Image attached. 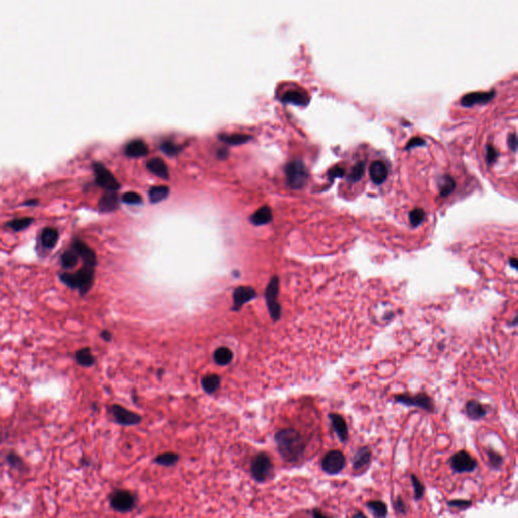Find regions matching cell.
<instances>
[{
	"instance_id": "1",
	"label": "cell",
	"mask_w": 518,
	"mask_h": 518,
	"mask_svg": "<svg viewBox=\"0 0 518 518\" xmlns=\"http://www.w3.org/2000/svg\"><path fill=\"white\" fill-rule=\"evenodd\" d=\"M278 449L288 463H297L302 460L306 450V442L302 434L293 428L280 430L275 436Z\"/></svg>"
},
{
	"instance_id": "2",
	"label": "cell",
	"mask_w": 518,
	"mask_h": 518,
	"mask_svg": "<svg viewBox=\"0 0 518 518\" xmlns=\"http://www.w3.org/2000/svg\"><path fill=\"white\" fill-rule=\"evenodd\" d=\"M94 270L93 268L83 266L74 274L64 272L60 275V280L68 288L78 290L81 296H85L93 285Z\"/></svg>"
},
{
	"instance_id": "3",
	"label": "cell",
	"mask_w": 518,
	"mask_h": 518,
	"mask_svg": "<svg viewBox=\"0 0 518 518\" xmlns=\"http://www.w3.org/2000/svg\"><path fill=\"white\" fill-rule=\"evenodd\" d=\"M251 474L255 481L266 482L268 479L273 477L274 465L271 458L265 454H258L252 461Z\"/></svg>"
},
{
	"instance_id": "4",
	"label": "cell",
	"mask_w": 518,
	"mask_h": 518,
	"mask_svg": "<svg viewBox=\"0 0 518 518\" xmlns=\"http://www.w3.org/2000/svg\"><path fill=\"white\" fill-rule=\"evenodd\" d=\"M279 291H280V281L278 277L272 278L270 281L267 290H266V301L268 305V309L271 317L274 321L280 320L282 316V307L279 303Z\"/></svg>"
},
{
	"instance_id": "5",
	"label": "cell",
	"mask_w": 518,
	"mask_h": 518,
	"mask_svg": "<svg viewBox=\"0 0 518 518\" xmlns=\"http://www.w3.org/2000/svg\"><path fill=\"white\" fill-rule=\"evenodd\" d=\"M286 174L288 183L293 188L304 186L308 178V172L305 164L301 160H293L286 166Z\"/></svg>"
},
{
	"instance_id": "6",
	"label": "cell",
	"mask_w": 518,
	"mask_h": 518,
	"mask_svg": "<svg viewBox=\"0 0 518 518\" xmlns=\"http://www.w3.org/2000/svg\"><path fill=\"white\" fill-rule=\"evenodd\" d=\"M397 403L408 407H417L423 409L429 413L434 412V403L432 399L425 393H419L416 395L401 394L395 397Z\"/></svg>"
},
{
	"instance_id": "7",
	"label": "cell",
	"mask_w": 518,
	"mask_h": 518,
	"mask_svg": "<svg viewBox=\"0 0 518 518\" xmlns=\"http://www.w3.org/2000/svg\"><path fill=\"white\" fill-rule=\"evenodd\" d=\"M135 496L127 490H116L109 497L110 507L119 513H127L135 507Z\"/></svg>"
},
{
	"instance_id": "8",
	"label": "cell",
	"mask_w": 518,
	"mask_h": 518,
	"mask_svg": "<svg viewBox=\"0 0 518 518\" xmlns=\"http://www.w3.org/2000/svg\"><path fill=\"white\" fill-rule=\"evenodd\" d=\"M346 464L345 457L341 450L333 449L328 451L321 462V468L327 475H337L342 472Z\"/></svg>"
},
{
	"instance_id": "9",
	"label": "cell",
	"mask_w": 518,
	"mask_h": 518,
	"mask_svg": "<svg viewBox=\"0 0 518 518\" xmlns=\"http://www.w3.org/2000/svg\"><path fill=\"white\" fill-rule=\"evenodd\" d=\"M449 464L451 470L457 474L472 473L478 467L477 461L467 450H460L450 458Z\"/></svg>"
},
{
	"instance_id": "10",
	"label": "cell",
	"mask_w": 518,
	"mask_h": 518,
	"mask_svg": "<svg viewBox=\"0 0 518 518\" xmlns=\"http://www.w3.org/2000/svg\"><path fill=\"white\" fill-rule=\"evenodd\" d=\"M96 182L107 189V191H115L119 188L120 184L114 177V175L101 163L95 162L93 164Z\"/></svg>"
},
{
	"instance_id": "11",
	"label": "cell",
	"mask_w": 518,
	"mask_h": 518,
	"mask_svg": "<svg viewBox=\"0 0 518 518\" xmlns=\"http://www.w3.org/2000/svg\"><path fill=\"white\" fill-rule=\"evenodd\" d=\"M109 412L113 418V420L119 424V425H123V426H132V425H137L141 422L142 418L140 415H138L137 413L135 412H132L130 411L125 408H123L122 406L120 405H112L110 406L109 408Z\"/></svg>"
},
{
	"instance_id": "12",
	"label": "cell",
	"mask_w": 518,
	"mask_h": 518,
	"mask_svg": "<svg viewBox=\"0 0 518 518\" xmlns=\"http://www.w3.org/2000/svg\"><path fill=\"white\" fill-rule=\"evenodd\" d=\"M70 247L78 254L79 258H81L83 266L95 269L97 264L95 252L86 243H84L82 240L74 239Z\"/></svg>"
},
{
	"instance_id": "13",
	"label": "cell",
	"mask_w": 518,
	"mask_h": 518,
	"mask_svg": "<svg viewBox=\"0 0 518 518\" xmlns=\"http://www.w3.org/2000/svg\"><path fill=\"white\" fill-rule=\"evenodd\" d=\"M372 452L369 446H362L356 450L352 459V470L357 475H361L370 465Z\"/></svg>"
},
{
	"instance_id": "14",
	"label": "cell",
	"mask_w": 518,
	"mask_h": 518,
	"mask_svg": "<svg viewBox=\"0 0 518 518\" xmlns=\"http://www.w3.org/2000/svg\"><path fill=\"white\" fill-rule=\"evenodd\" d=\"M256 298V292L251 287H239L233 293V311H239L248 302Z\"/></svg>"
},
{
	"instance_id": "15",
	"label": "cell",
	"mask_w": 518,
	"mask_h": 518,
	"mask_svg": "<svg viewBox=\"0 0 518 518\" xmlns=\"http://www.w3.org/2000/svg\"><path fill=\"white\" fill-rule=\"evenodd\" d=\"M329 419H330L333 430L337 434L338 439L343 443L346 442L348 440L349 433H348V427H347V424H346V421L344 420V418L337 413H330Z\"/></svg>"
},
{
	"instance_id": "16",
	"label": "cell",
	"mask_w": 518,
	"mask_h": 518,
	"mask_svg": "<svg viewBox=\"0 0 518 518\" xmlns=\"http://www.w3.org/2000/svg\"><path fill=\"white\" fill-rule=\"evenodd\" d=\"M495 95V91H489V92H472L466 94L461 102L464 106H473L474 104H480V103H486L490 101Z\"/></svg>"
},
{
	"instance_id": "17",
	"label": "cell",
	"mask_w": 518,
	"mask_h": 518,
	"mask_svg": "<svg viewBox=\"0 0 518 518\" xmlns=\"http://www.w3.org/2000/svg\"><path fill=\"white\" fill-rule=\"evenodd\" d=\"M387 167L386 165L381 161H374L370 165L369 168V175L371 180L375 184H381L385 181L387 177Z\"/></svg>"
},
{
	"instance_id": "18",
	"label": "cell",
	"mask_w": 518,
	"mask_h": 518,
	"mask_svg": "<svg viewBox=\"0 0 518 518\" xmlns=\"http://www.w3.org/2000/svg\"><path fill=\"white\" fill-rule=\"evenodd\" d=\"M6 463L10 466V468L20 472V473H27L29 472L30 468L29 466L27 465V463L23 460V458L16 451L14 450H11L9 451L7 455H6Z\"/></svg>"
},
{
	"instance_id": "19",
	"label": "cell",
	"mask_w": 518,
	"mask_h": 518,
	"mask_svg": "<svg viewBox=\"0 0 518 518\" xmlns=\"http://www.w3.org/2000/svg\"><path fill=\"white\" fill-rule=\"evenodd\" d=\"M147 167L152 173H154L155 175H157L161 178L166 179L169 176V171H168V167H167L166 163L164 162L163 159H161L159 157H154V158L150 159L147 162Z\"/></svg>"
},
{
	"instance_id": "20",
	"label": "cell",
	"mask_w": 518,
	"mask_h": 518,
	"mask_svg": "<svg viewBox=\"0 0 518 518\" xmlns=\"http://www.w3.org/2000/svg\"><path fill=\"white\" fill-rule=\"evenodd\" d=\"M148 153V147L143 140L136 139L130 142L125 147V154L130 157H141Z\"/></svg>"
},
{
	"instance_id": "21",
	"label": "cell",
	"mask_w": 518,
	"mask_h": 518,
	"mask_svg": "<svg viewBox=\"0 0 518 518\" xmlns=\"http://www.w3.org/2000/svg\"><path fill=\"white\" fill-rule=\"evenodd\" d=\"M466 413L472 420H480L487 414L486 408L478 401L471 400L466 405Z\"/></svg>"
},
{
	"instance_id": "22",
	"label": "cell",
	"mask_w": 518,
	"mask_h": 518,
	"mask_svg": "<svg viewBox=\"0 0 518 518\" xmlns=\"http://www.w3.org/2000/svg\"><path fill=\"white\" fill-rule=\"evenodd\" d=\"M59 239V232L55 228L47 227L43 229L41 234V242L44 248L53 249Z\"/></svg>"
},
{
	"instance_id": "23",
	"label": "cell",
	"mask_w": 518,
	"mask_h": 518,
	"mask_svg": "<svg viewBox=\"0 0 518 518\" xmlns=\"http://www.w3.org/2000/svg\"><path fill=\"white\" fill-rule=\"evenodd\" d=\"M272 219H273V213L269 206H264L262 208H259L250 218L251 222L256 226L268 224L269 222L272 221Z\"/></svg>"
},
{
	"instance_id": "24",
	"label": "cell",
	"mask_w": 518,
	"mask_h": 518,
	"mask_svg": "<svg viewBox=\"0 0 518 518\" xmlns=\"http://www.w3.org/2000/svg\"><path fill=\"white\" fill-rule=\"evenodd\" d=\"M118 198L114 191H107L99 201V209L102 212H111L116 209Z\"/></svg>"
},
{
	"instance_id": "25",
	"label": "cell",
	"mask_w": 518,
	"mask_h": 518,
	"mask_svg": "<svg viewBox=\"0 0 518 518\" xmlns=\"http://www.w3.org/2000/svg\"><path fill=\"white\" fill-rule=\"evenodd\" d=\"M283 100L285 102H290V103H294V104H298V105H305L308 102V96L306 93H304L300 90L292 89V90H288L283 95Z\"/></svg>"
},
{
	"instance_id": "26",
	"label": "cell",
	"mask_w": 518,
	"mask_h": 518,
	"mask_svg": "<svg viewBox=\"0 0 518 518\" xmlns=\"http://www.w3.org/2000/svg\"><path fill=\"white\" fill-rule=\"evenodd\" d=\"M221 383V378L217 374H208L202 378V386L208 394L215 393Z\"/></svg>"
},
{
	"instance_id": "27",
	"label": "cell",
	"mask_w": 518,
	"mask_h": 518,
	"mask_svg": "<svg viewBox=\"0 0 518 518\" xmlns=\"http://www.w3.org/2000/svg\"><path fill=\"white\" fill-rule=\"evenodd\" d=\"M366 507L373 514L374 518H385L387 516V506L380 500H370L366 503Z\"/></svg>"
},
{
	"instance_id": "28",
	"label": "cell",
	"mask_w": 518,
	"mask_h": 518,
	"mask_svg": "<svg viewBox=\"0 0 518 518\" xmlns=\"http://www.w3.org/2000/svg\"><path fill=\"white\" fill-rule=\"evenodd\" d=\"M78 261H79V256L78 254L70 247L68 250H66L62 256H61V264H62V267L63 269H65L66 271L68 270H72L74 269L77 264H78Z\"/></svg>"
},
{
	"instance_id": "29",
	"label": "cell",
	"mask_w": 518,
	"mask_h": 518,
	"mask_svg": "<svg viewBox=\"0 0 518 518\" xmlns=\"http://www.w3.org/2000/svg\"><path fill=\"white\" fill-rule=\"evenodd\" d=\"M75 358H76L77 363L84 367H89V366L93 365L95 362V358H94L90 348H88V347L79 349L75 354Z\"/></svg>"
},
{
	"instance_id": "30",
	"label": "cell",
	"mask_w": 518,
	"mask_h": 518,
	"mask_svg": "<svg viewBox=\"0 0 518 518\" xmlns=\"http://www.w3.org/2000/svg\"><path fill=\"white\" fill-rule=\"evenodd\" d=\"M179 458L176 452H163L154 459V463L163 467H172L177 464Z\"/></svg>"
},
{
	"instance_id": "31",
	"label": "cell",
	"mask_w": 518,
	"mask_h": 518,
	"mask_svg": "<svg viewBox=\"0 0 518 518\" xmlns=\"http://www.w3.org/2000/svg\"><path fill=\"white\" fill-rule=\"evenodd\" d=\"M214 359L219 365H227L233 359V352L227 347H220L215 351Z\"/></svg>"
},
{
	"instance_id": "32",
	"label": "cell",
	"mask_w": 518,
	"mask_h": 518,
	"mask_svg": "<svg viewBox=\"0 0 518 518\" xmlns=\"http://www.w3.org/2000/svg\"><path fill=\"white\" fill-rule=\"evenodd\" d=\"M149 200L152 203H158L167 198L169 188L166 185H155L149 189Z\"/></svg>"
},
{
	"instance_id": "33",
	"label": "cell",
	"mask_w": 518,
	"mask_h": 518,
	"mask_svg": "<svg viewBox=\"0 0 518 518\" xmlns=\"http://www.w3.org/2000/svg\"><path fill=\"white\" fill-rule=\"evenodd\" d=\"M219 138H220V140L224 141L227 144L237 145V144H242V143L247 142L251 137L246 134L234 133V134H220Z\"/></svg>"
},
{
	"instance_id": "34",
	"label": "cell",
	"mask_w": 518,
	"mask_h": 518,
	"mask_svg": "<svg viewBox=\"0 0 518 518\" xmlns=\"http://www.w3.org/2000/svg\"><path fill=\"white\" fill-rule=\"evenodd\" d=\"M34 222V218L31 217H24V218H16L14 220L9 221L6 226L13 229L14 231H22L26 228H28L32 223Z\"/></svg>"
},
{
	"instance_id": "35",
	"label": "cell",
	"mask_w": 518,
	"mask_h": 518,
	"mask_svg": "<svg viewBox=\"0 0 518 518\" xmlns=\"http://www.w3.org/2000/svg\"><path fill=\"white\" fill-rule=\"evenodd\" d=\"M410 480H411V484H412L413 491H414V500L415 501L422 500L424 497V494H425V486L414 474L410 475Z\"/></svg>"
},
{
	"instance_id": "36",
	"label": "cell",
	"mask_w": 518,
	"mask_h": 518,
	"mask_svg": "<svg viewBox=\"0 0 518 518\" xmlns=\"http://www.w3.org/2000/svg\"><path fill=\"white\" fill-rule=\"evenodd\" d=\"M438 184H439V190H440V196L441 197L448 196L454 190V188L456 186V182H455L454 178L450 175L442 176L440 178Z\"/></svg>"
},
{
	"instance_id": "37",
	"label": "cell",
	"mask_w": 518,
	"mask_h": 518,
	"mask_svg": "<svg viewBox=\"0 0 518 518\" xmlns=\"http://www.w3.org/2000/svg\"><path fill=\"white\" fill-rule=\"evenodd\" d=\"M487 456H488V460H489V464H490V467L493 469V470H496V471H499L503 465V462H504V458L499 454L497 452L496 450L494 449H487Z\"/></svg>"
},
{
	"instance_id": "38",
	"label": "cell",
	"mask_w": 518,
	"mask_h": 518,
	"mask_svg": "<svg viewBox=\"0 0 518 518\" xmlns=\"http://www.w3.org/2000/svg\"><path fill=\"white\" fill-rule=\"evenodd\" d=\"M425 219V212L422 209L416 208L409 214V221L413 227L419 226Z\"/></svg>"
},
{
	"instance_id": "39",
	"label": "cell",
	"mask_w": 518,
	"mask_h": 518,
	"mask_svg": "<svg viewBox=\"0 0 518 518\" xmlns=\"http://www.w3.org/2000/svg\"><path fill=\"white\" fill-rule=\"evenodd\" d=\"M363 173H364V163L360 161L351 168V170L348 174V178L351 181H357L363 176Z\"/></svg>"
},
{
	"instance_id": "40",
	"label": "cell",
	"mask_w": 518,
	"mask_h": 518,
	"mask_svg": "<svg viewBox=\"0 0 518 518\" xmlns=\"http://www.w3.org/2000/svg\"><path fill=\"white\" fill-rule=\"evenodd\" d=\"M160 148L164 153H166L167 155H170V156L176 155L181 149L180 146H178L177 144H175L172 141H163L160 145Z\"/></svg>"
},
{
	"instance_id": "41",
	"label": "cell",
	"mask_w": 518,
	"mask_h": 518,
	"mask_svg": "<svg viewBox=\"0 0 518 518\" xmlns=\"http://www.w3.org/2000/svg\"><path fill=\"white\" fill-rule=\"evenodd\" d=\"M447 506L448 507H451V508H458L460 510H466L468 508H470L473 503L471 500H463V499H455V500H449L447 501Z\"/></svg>"
},
{
	"instance_id": "42",
	"label": "cell",
	"mask_w": 518,
	"mask_h": 518,
	"mask_svg": "<svg viewBox=\"0 0 518 518\" xmlns=\"http://www.w3.org/2000/svg\"><path fill=\"white\" fill-rule=\"evenodd\" d=\"M122 201L130 205H137L142 202V198L139 193H137L135 191H127V192L123 193Z\"/></svg>"
},
{
	"instance_id": "43",
	"label": "cell",
	"mask_w": 518,
	"mask_h": 518,
	"mask_svg": "<svg viewBox=\"0 0 518 518\" xmlns=\"http://www.w3.org/2000/svg\"><path fill=\"white\" fill-rule=\"evenodd\" d=\"M394 507H395V510L400 513L401 515H406L407 514V506H406V503L405 501L399 496L397 497L396 501L394 502Z\"/></svg>"
},
{
	"instance_id": "44",
	"label": "cell",
	"mask_w": 518,
	"mask_h": 518,
	"mask_svg": "<svg viewBox=\"0 0 518 518\" xmlns=\"http://www.w3.org/2000/svg\"><path fill=\"white\" fill-rule=\"evenodd\" d=\"M498 156V153L496 151V149L494 147H492L491 145L487 146V151H486V158H487V162L488 163H492L493 161L496 160Z\"/></svg>"
},
{
	"instance_id": "45",
	"label": "cell",
	"mask_w": 518,
	"mask_h": 518,
	"mask_svg": "<svg viewBox=\"0 0 518 518\" xmlns=\"http://www.w3.org/2000/svg\"><path fill=\"white\" fill-rule=\"evenodd\" d=\"M344 174H345L344 169H343V168H340L339 166H335V167H334V168H332V169L329 171V173H328V175H329V177H330L331 179H332V178H334V177H342Z\"/></svg>"
},
{
	"instance_id": "46",
	"label": "cell",
	"mask_w": 518,
	"mask_h": 518,
	"mask_svg": "<svg viewBox=\"0 0 518 518\" xmlns=\"http://www.w3.org/2000/svg\"><path fill=\"white\" fill-rule=\"evenodd\" d=\"M424 144H425V141H424L423 139L418 138V137H416V138H412V139L408 142L406 149H407V150H409V149H411V148H414V147H417V146H421V145H424Z\"/></svg>"
},
{
	"instance_id": "47",
	"label": "cell",
	"mask_w": 518,
	"mask_h": 518,
	"mask_svg": "<svg viewBox=\"0 0 518 518\" xmlns=\"http://www.w3.org/2000/svg\"><path fill=\"white\" fill-rule=\"evenodd\" d=\"M312 517L313 518H333L332 516H329V515L325 514L324 512H322L318 508H315V509L312 510Z\"/></svg>"
},
{
	"instance_id": "48",
	"label": "cell",
	"mask_w": 518,
	"mask_h": 518,
	"mask_svg": "<svg viewBox=\"0 0 518 518\" xmlns=\"http://www.w3.org/2000/svg\"><path fill=\"white\" fill-rule=\"evenodd\" d=\"M508 144H509V147H511V149L513 151H516V146H517V142H516V134L513 133L509 136L508 138Z\"/></svg>"
},
{
	"instance_id": "49",
	"label": "cell",
	"mask_w": 518,
	"mask_h": 518,
	"mask_svg": "<svg viewBox=\"0 0 518 518\" xmlns=\"http://www.w3.org/2000/svg\"><path fill=\"white\" fill-rule=\"evenodd\" d=\"M100 336H101V338H102L103 340H105V341H110V340H111V333H110L109 331H107V330H103V331L101 332Z\"/></svg>"
},
{
	"instance_id": "50",
	"label": "cell",
	"mask_w": 518,
	"mask_h": 518,
	"mask_svg": "<svg viewBox=\"0 0 518 518\" xmlns=\"http://www.w3.org/2000/svg\"><path fill=\"white\" fill-rule=\"evenodd\" d=\"M352 518H367V517H366L362 512H357V513H355V514L352 516Z\"/></svg>"
},
{
	"instance_id": "51",
	"label": "cell",
	"mask_w": 518,
	"mask_h": 518,
	"mask_svg": "<svg viewBox=\"0 0 518 518\" xmlns=\"http://www.w3.org/2000/svg\"><path fill=\"white\" fill-rule=\"evenodd\" d=\"M37 202H38V201H33V200H31V201H29V202H26L25 204H26V205H36V204H37Z\"/></svg>"
}]
</instances>
